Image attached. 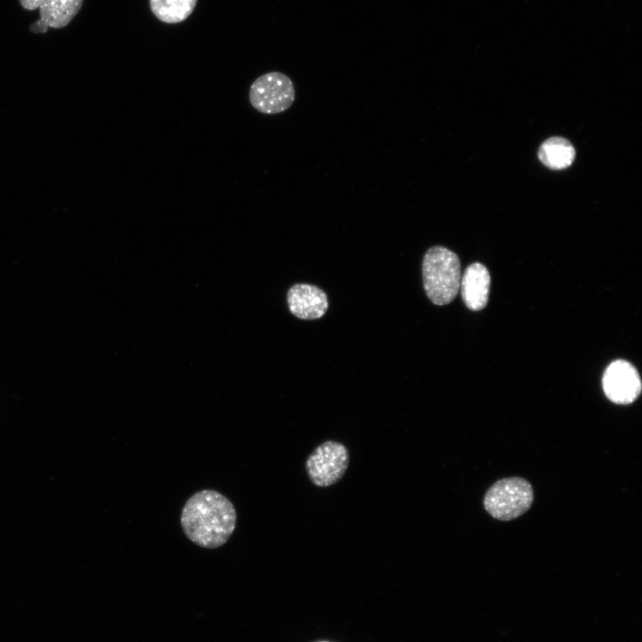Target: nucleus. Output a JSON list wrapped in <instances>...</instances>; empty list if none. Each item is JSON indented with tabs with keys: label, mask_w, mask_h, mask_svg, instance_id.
<instances>
[{
	"label": "nucleus",
	"mask_w": 642,
	"mask_h": 642,
	"mask_svg": "<svg viewBox=\"0 0 642 642\" xmlns=\"http://www.w3.org/2000/svg\"><path fill=\"white\" fill-rule=\"evenodd\" d=\"M180 523L186 537L205 548L224 545L235 531L236 512L232 502L213 490H203L185 502Z\"/></svg>",
	"instance_id": "obj_1"
},
{
	"label": "nucleus",
	"mask_w": 642,
	"mask_h": 642,
	"mask_svg": "<svg viewBox=\"0 0 642 642\" xmlns=\"http://www.w3.org/2000/svg\"><path fill=\"white\" fill-rule=\"evenodd\" d=\"M422 272L424 288L432 302L441 306L454 300L461 280L460 261L455 252L440 245L430 248L424 256Z\"/></svg>",
	"instance_id": "obj_2"
},
{
	"label": "nucleus",
	"mask_w": 642,
	"mask_h": 642,
	"mask_svg": "<svg viewBox=\"0 0 642 642\" xmlns=\"http://www.w3.org/2000/svg\"><path fill=\"white\" fill-rule=\"evenodd\" d=\"M534 499L531 483L521 477L503 478L486 491L483 505L495 519L510 521L527 512Z\"/></svg>",
	"instance_id": "obj_3"
},
{
	"label": "nucleus",
	"mask_w": 642,
	"mask_h": 642,
	"mask_svg": "<svg viewBox=\"0 0 642 642\" xmlns=\"http://www.w3.org/2000/svg\"><path fill=\"white\" fill-rule=\"evenodd\" d=\"M249 102L263 114H278L288 110L294 102L295 89L284 73L270 71L258 77L250 86Z\"/></svg>",
	"instance_id": "obj_4"
},
{
	"label": "nucleus",
	"mask_w": 642,
	"mask_h": 642,
	"mask_svg": "<svg viewBox=\"0 0 642 642\" xmlns=\"http://www.w3.org/2000/svg\"><path fill=\"white\" fill-rule=\"evenodd\" d=\"M350 456L344 444L326 440L309 455L305 468L310 482L317 487H329L338 482L347 471Z\"/></svg>",
	"instance_id": "obj_5"
},
{
	"label": "nucleus",
	"mask_w": 642,
	"mask_h": 642,
	"mask_svg": "<svg viewBox=\"0 0 642 642\" xmlns=\"http://www.w3.org/2000/svg\"><path fill=\"white\" fill-rule=\"evenodd\" d=\"M606 397L615 404L627 405L635 401L641 392V381L637 369L628 361L618 359L605 369L602 379Z\"/></svg>",
	"instance_id": "obj_6"
},
{
	"label": "nucleus",
	"mask_w": 642,
	"mask_h": 642,
	"mask_svg": "<svg viewBox=\"0 0 642 642\" xmlns=\"http://www.w3.org/2000/svg\"><path fill=\"white\" fill-rule=\"evenodd\" d=\"M290 311L300 319H317L324 316L327 308V296L320 288L298 284L290 288L287 293Z\"/></svg>",
	"instance_id": "obj_7"
},
{
	"label": "nucleus",
	"mask_w": 642,
	"mask_h": 642,
	"mask_svg": "<svg viewBox=\"0 0 642 642\" xmlns=\"http://www.w3.org/2000/svg\"><path fill=\"white\" fill-rule=\"evenodd\" d=\"M490 276L481 263L469 265L460 280L461 295L466 307L473 311L482 309L488 303Z\"/></svg>",
	"instance_id": "obj_8"
},
{
	"label": "nucleus",
	"mask_w": 642,
	"mask_h": 642,
	"mask_svg": "<svg viewBox=\"0 0 642 642\" xmlns=\"http://www.w3.org/2000/svg\"><path fill=\"white\" fill-rule=\"evenodd\" d=\"M83 0H43L40 19L50 28L66 27L80 10Z\"/></svg>",
	"instance_id": "obj_9"
},
{
	"label": "nucleus",
	"mask_w": 642,
	"mask_h": 642,
	"mask_svg": "<svg viewBox=\"0 0 642 642\" xmlns=\"http://www.w3.org/2000/svg\"><path fill=\"white\" fill-rule=\"evenodd\" d=\"M538 156L547 168L563 169L572 163L575 158V150L568 140L560 136H553L542 143Z\"/></svg>",
	"instance_id": "obj_10"
},
{
	"label": "nucleus",
	"mask_w": 642,
	"mask_h": 642,
	"mask_svg": "<svg viewBox=\"0 0 642 642\" xmlns=\"http://www.w3.org/2000/svg\"><path fill=\"white\" fill-rule=\"evenodd\" d=\"M197 0H149L154 16L165 23L175 24L186 20L194 10Z\"/></svg>",
	"instance_id": "obj_11"
},
{
	"label": "nucleus",
	"mask_w": 642,
	"mask_h": 642,
	"mask_svg": "<svg viewBox=\"0 0 642 642\" xmlns=\"http://www.w3.org/2000/svg\"><path fill=\"white\" fill-rule=\"evenodd\" d=\"M42 1L43 0H19L21 5L29 11L38 8Z\"/></svg>",
	"instance_id": "obj_12"
},
{
	"label": "nucleus",
	"mask_w": 642,
	"mask_h": 642,
	"mask_svg": "<svg viewBox=\"0 0 642 642\" xmlns=\"http://www.w3.org/2000/svg\"><path fill=\"white\" fill-rule=\"evenodd\" d=\"M48 26L41 20L39 19L35 23L31 24L30 30L33 32H45L47 30Z\"/></svg>",
	"instance_id": "obj_13"
},
{
	"label": "nucleus",
	"mask_w": 642,
	"mask_h": 642,
	"mask_svg": "<svg viewBox=\"0 0 642 642\" xmlns=\"http://www.w3.org/2000/svg\"><path fill=\"white\" fill-rule=\"evenodd\" d=\"M317 642H331V641L322 640V641H317Z\"/></svg>",
	"instance_id": "obj_14"
}]
</instances>
